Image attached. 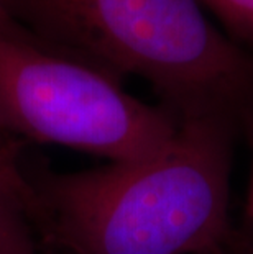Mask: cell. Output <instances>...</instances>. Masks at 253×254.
<instances>
[{"mask_svg": "<svg viewBox=\"0 0 253 254\" xmlns=\"http://www.w3.org/2000/svg\"><path fill=\"white\" fill-rule=\"evenodd\" d=\"M229 115L179 117L147 158L78 172L26 167L40 254H224Z\"/></svg>", "mask_w": 253, "mask_h": 254, "instance_id": "6da1fadb", "label": "cell"}, {"mask_svg": "<svg viewBox=\"0 0 253 254\" xmlns=\"http://www.w3.org/2000/svg\"><path fill=\"white\" fill-rule=\"evenodd\" d=\"M43 45L120 79L137 75L177 117L230 115L252 64L199 0H7Z\"/></svg>", "mask_w": 253, "mask_h": 254, "instance_id": "7a4b0ae2", "label": "cell"}, {"mask_svg": "<svg viewBox=\"0 0 253 254\" xmlns=\"http://www.w3.org/2000/svg\"><path fill=\"white\" fill-rule=\"evenodd\" d=\"M179 117L135 99L115 79L43 45L17 21L0 28V133L110 163L147 158Z\"/></svg>", "mask_w": 253, "mask_h": 254, "instance_id": "3957f363", "label": "cell"}, {"mask_svg": "<svg viewBox=\"0 0 253 254\" xmlns=\"http://www.w3.org/2000/svg\"><path fill=\"white\" fill-rule=\"evenodd\" d=\"M0 254H40L25 161L17 138L0 133Z\"/></svg>", "mask_w": 253, "mask_h": 254, "instance_id": "277c9868", "label": "cell"}, {"mask_svg": "<svg viewBox=\"0 0 253 254\" xmlns=\"http://www.w3.org/2000/svg\"><path fill=\"white\" fill-rule=\"evenodd\" d=\"M235 33L253 38V0H199Z\"/></svg>", "mask_w": 253, "mask_h": 254, "instance_id": "5b68a950", "label": "cell"}, {"mask_svg": "<svg viewBox=\"0 0 253 254\" xmlns=\"http://www.w3.org/2000/svg\"><path fill=\"white\" fill-rule=\"evenodd\" d=\"M13 18L10 17L8 8H7V0H0V28L7 26L10 23H13Z\"/></svg>", "mask_w": 253, "mask_h": 254, "instance_id": "8992f818", "label": "cell"}, {"mask_svg": "<svg viewBox=\"0 0 253 254\" xmlns=\"http://www.w3.org/2000/svg\"><path fill=\"white\" fill-rule=\"evenodd\" d=\"M247 215L253 221V166L250 174V184H249V193H247Z\"/></svg>", "mask_w": 253, "mask_h": 254, "instance_id": "52a82bcc", "label": "cell"}]
</instances>
